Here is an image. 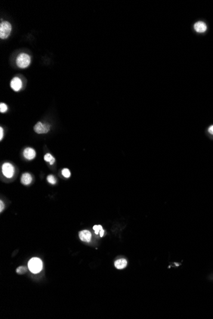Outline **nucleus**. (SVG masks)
<instances>
[{"label":"nucleus","instance_id":"obj_20","mask_svg":"<svg viewBox=\"0 0 213 319\" xmlns=\"http://www.w3.org/2000/svg\"><path fill=\"white\" fill-rule=\"evenodd\" d=\"M208 131H209V132L211 135H213V125H212V126H211L209 127V128Z\"/></svg>","mask_w":213,"mask_h":319},{"label":"nucleus","instance_id":"obj_11","mask_svg":"<svg viewBox=\"0 0 213 319\" xmlns=\"http://www.w3.org/2000/svg\"><path fill=\"white\" fill-rule=\"evenodd\" d=\"M114 265H115V267L117 269H121L125 268L126 266V265H127V261L125 259H120L117 260L115 262Z\"/></svg>","mask_w":213,"mask_h":319},{"label":"nucleus","instance_id":"obj_13","mask_svg":"<svg viewBox=\"0 0 213 319\" xmlns=\"http://www.w3.org/2000/svg\"><path fill=\"white\" fill-rule=\"evenodd\" d=\"M47 179L48 182L51 184H55V183H56V179H55V178L53 175H49L47 176Z\"/></svg>","mask_w":213,"mask_h":319},{"label":"nucleus","instance_id":"obj_1","mask_svg":"<svg viewBox=\"0 0 213 319\" xmlns=\"http://www.w3.org/2000/svg\"><path fill=\"white\" fill-rule=\"evenodd\" d=\"M42 262L39 258H32L28 262V268L33 273H38L42 269Z\"/></svg>","mask_w":213,"mask_h":319},{"label":"nucleus","instance_id":"obj_18","mask_svg":"<svg viewBox=\"0 0 213 319\" xmlns=\"http://www.w3.org/2000/svg\"><path fill=\"white\" fill-rule=\"evenodd\" d=\"M3 137V129L1 127H0V139H2Z\"/></svg>","mask_w":213,"mask_h":319},{"label":"nucleus","instance_id":"obj_6","mask_svg":"<svg viewBox=\"0 0 213 319\" xmlns=\"http://www.w3.org/2000/svg\"><path fill=\"white\" fill-rule=\"evenodd\" d=\"M10 86L14 91H18L22 87L23 83H22L21 80L19 78L15 77L12 80L11 83H10Z\"/></svg>","mask_w":213,"mask_h":319},{"label":"nucleus","instance_id":"obj_4","mask_svg":"<svg viewBox=\"0 0 213 319\" xmlns=\"http://www.w3.org/2000/svg\"><path fill=\"white\" fill-rule=\"evenodd\" d=\"M2 172L5 176L10 179L14 174V168L10 163H5L2 166Z\"/></svg>","mask_w":213,"mask_h":319},{"label":"nucleus","instance_id":"obj_15","mask_svg":"<svg viewBox=\"0 0 213 319\" xmlns=\"http://www.w3.org/2000/svg\"><path fill=\"white\" fill-rule=\"evenodd\" d=\"M53 158L54 157L52 156V155L51 154H47L46 155H45V156H44V160L45 161L50 163L52 160Z\"/></svg>","mask_w":213,"mask_h":319},{"label":"nucleus","instance_id":"obj_17","mask_svg":"<svg viewBox=\"0 0 213 319\" xmlns=\"http://www.w3.org/2000/svg\"><path fill=\"white\" fill-rule=\"evenodd\" d=\"M8 108H7V106L5 104V103H1V105H0V111L2 112V113H4V112H5L6 110H7Z\"/></svg>","mask_w":213,"mask_h":319},{"label":"nucleus","instance_id":"obj_9","mask_svg":"<svg viewBox=\"0 0 213 319\" xmlns=\"http://www.w3.org/2000/svg\"><path fill=\"white\" fill-rule=\"evenodd\" d=\"M194 29L198 33H203L207 30V26L203 22L199 21L194 25Z\"/></svg>","mask_w":213,"mask_h":319},{"label":"nucleus","instance_id":"obj_3","mask_svg":"<svg viewBox=\"0 0 213 319\" xmlns=\"http://www.w3.org/2000/svg\"><path fill=\"white\" fill-rule=\"evenodd\" d=\"M12 31V26L8 21L2 22L0 24V38L6 39L9 36Z\"/></svg>","mask_w":213,"mask_h":319},{"label":"nucleus","instance_id":"obj_2","mask_svg":"<svg viewBox=\"0 0 213 319\" xmlns=\"http://www.w3.org/2000/svg\"><path fill=\"white\" fill-rule=\"evenodd\" d=\"M31 63V58L30 55L25 53H22L18 55L17 58V65L20 68H26L30 65Z\"/></svg>","mask_w":213,"mask_h":319},{"label":"nucleus","instance_id":"obj_7","mask_svg":"<svg viewBox=\"0 0 213 319\" xmlns=\"http://www.w3.org/2000/svg\"><path fill=\"white\" fill-rule=\"evenodd\" d=\"M24 156L26 159H28V160H31V159H34L36 156V152L35 150L32 148H26L23 152Z\"/></svg>","mask_w":213,"mask_h":319},{"label":"nucleus","instance_id":"obj_16","mask_svg":"<svg viewBox=\"0 0 213 319\" xmlns=\"http://www.w3.org/2000/svg\"><path fill=\"white\" fill-rule=\"evenodd\" d=\"M102 229H103L102 226H101V225H98V226H96V225H95V226H93V229H94L95 232L96 234H98L100 232V230H101Z\"/></svg>","mask_w":213,"mask_h":319},{"label":"nucleus","instance_id":"obj_14","mask_svg":"<svg viewBox=\"0 0 213 319\" xmlns=\"http://www.w3.org/2000/svg\"><path fill=\"white\" fill-rule=\"evenodd\" d=\"M62 175L65 177V178H69L71 175V173H70V170H68V169L67 168H64L63 170L62 171Z\"/></svg>","mask_w":213,"mask_h":319},{"label":"nucleus","instance_id":"obj_8","mask_svg":"<svg viewBox=\"0 0 213 319\" xmlns=\"http://www.w3.org/2000/svg\"><path fill=\"white\" fill-rule=\"evenodd\" d=\"M79 238L82 241L89 242L91 240V233L88 230L82 231L79 232Z\"/></svg>","mask_w":213,"mask_h":319},{"label":"nucleus","instance_id":"obj_22","mask_svg":"<svg viewBox=\"0 0 213 319\" xmlns=\"http://www.w3.org/2000/svg\"><path fill=\"white\" fill-rule=\"evenodd\" d=\"M54 162H55V158L54 157V158L52 159V160L49 163H50V164H51V165H52V164H54Z\"/></svg>","mask_w":213,"mask_h":319},{"label":"nucleus","instance_id":"obj_21","mask_svg":"<svg viewBox=\"0 0 213 319\" xmlns=\"http://www.w3.org/2000/svg\"><path fill=\"white\" fill-rule=\"evenodd\" d=\"M104 234V230L102 229L101 230H100V235L101 237H103Z\"/></svg>","mask_w":213,"mask_h":319},{"label":"nucleus","instance_id":"obj_5","mask_svg":"<svg viewBox=\"0 0 213 319\" xmlns=\"http://www.w3.org/2000/svg\"><path fill=\"white\" fill-rule=\"evenodd\" d=\"M34 130L36 133L38 134H45L47 133L48 131L50 130V126L48 124H43L40 122H39L34 127Z\"/></svg>","mask_w":213,"mask_h":319},{"label":"nucleus","instance_id":"obj_10","mask_svg":"<svg viewBox=\"0 0 213 319\" xmlns=\"http://www.w3.org/2000/svg\"><path fill=\"white\" fill-rule=\"evenodd\" d=\"M32 181V177L30 173H25L22 175L21 182L24 185H29Z\"/></svg>","mask_w":213,"mask_h":319},{"label":"nucleus","instance_id":"obj_19","mask_svg":"<svg viewBox=\"0 0 213 319\" xmlns=\"http://www.w3.org/2000/svg\"><path fill=\"white\" fill-rule=\"evenodd\" d=\"M0 204H1V208H0V212H2V211H3V208H4V206L5 205H4V204H3L2 201H0Z\"/></svg>","mask_w":213,"mask_h":319},{"label":"nucleus","instance_id":"obj_12","mask_svg":"<svg viewBox=\"0 0 213 319\" xmlns=\"http://www.w3.org/2000/svg\"><path fill=\"white\" fill-rule=\"evenodd\" d=\"M16 272H17L18 274H20V275L24 274L27 272V268L26 267H24V266H20V267H18L17 269Z\"/></svg>","mask_w":213,"mask_h":319}]
</instances>
